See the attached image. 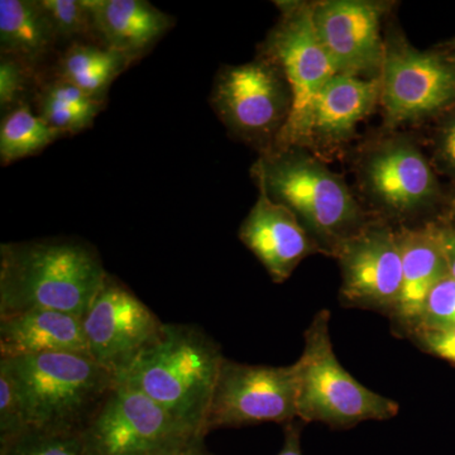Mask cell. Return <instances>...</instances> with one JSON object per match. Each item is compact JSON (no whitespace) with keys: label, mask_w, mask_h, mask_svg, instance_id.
I'll return each instance as SVG.
<instances>
[{"label":"cell","mask_w":455,"mask_h":455,"mask_svg":"<svg viewBox=\"0 0 455 455\" xmlns=\"http://www.w3.org/2000/svg\"><path fill=\"white\" fill-rule=\"evenodd\" d=\"M454 326L455 280L448 275L431 290L420 320L412 331L419 329H447Z\"/></svg>","instance_id":"obj_28"},{"label":"cell","mask_w":455,"mask_h":455,"mask_svg":"<svg viewBox=\"0 0 455 455\" xmlns=\"http://www.w3.org/2000/svg\"><path fill=\"white\" fill-rule=\"evenodd\" d=\"M0 455H92L80 434L27 430L0 444Z\"/></svg>","instance_id":"obj_25"},{"label":"cell","mask_w":455,"mask_h":455,"mask_svg":"<svg viewBox=\"0 0 455 455\" xmlns=\"http://www.w3.org/2000/svg\"><path fill=\"white\" fill-rule=\"evenodd\" d=\"M224 358L220 344L199 326L164 324L157 338L119 379L136 386L203 435L204 420Z\"/></svg>","instance_id":"obj_3"},{"label":"cell","mask_w":455,"mask_h":455,"mask_svg":"<svg viewBox=\"0 0 455 455\" xmlns=\"http://www.w3.org/2000/svg\"><path fill=\"white\" fill-rule=\"evenodd\" d=\"M396 230L403 259V284L391 316L410 334L420 320L431 290L448 276V263L436 224H398Z\"/></svg>","instance_id":"obj_17"},{"label":"cell","mask_w":455,"mask_h":455,"mask_svg":"<svg viewBox=\"0 0 455 455\" xmlns=\"http://www.w3.org/2000/svg\"><path fill=\"white\" fill-rule=\"evenodd\" d=\"M80 435L92 455H155L204 438L123 379Z\"/></svg>","instance_id":"obj_9"},{"label":"cell","mask_w":455,"mask_h":455,"mask_svg":"<svg viewBox=\"0 0 455 455\" xmlns=\"http://www.w3.org/2000/svg\"><path fill=\"white\" fill-rule=\"evenodd\" d=\"M381 100L388 131L455 109V64L435 51L412 46L400 28L385 32Z\"/></svg>","instance_id":"obj_8"},{"label":"cell","mask_w":455,"mask_h":455,"mask_svg":"<svg viewBox=\"0 0 455 455\" xmlns=\"http://www.w3.org/2000/svg\"><path fill=\"white\" fill-rule=\"evenodd\" d=\"M82 322L90 357L118 379L127 373L164 324L110 274L104 278Z\"/></svg>","instance_id":"obj_12"},{"label":"cell","mask_w":455,"mask_h":455,"mask_svg":"<svg viewBox=\"0 0 455 455\" xmlns=\"http://www.w3.org/2000/svg\"><path fill=\"white\" fill-rule=\"evenodd\" d=\"M379 79L337 74L314 98L295 146L317 156L347 145L357 125L379 106Z\"/></svg>","instance_id":"obj_16"},{"label":"cell","mask_w":455,"mask_h":455,"mask_svg":"<svg viewBox=\"0 0 455 455\" xmlns=\"http://www.w3.org/2000/svg\"><path fill=\"white\" fill-rule=\"evenodd\" d=\"M57 37L46 9L35 0H0V51L40 68Z\"/></svg>","instance_id":"obj_20"},{"label":"cell","mask_w":455,"mask_h":455,"mask_svg":"<svg viewBox=\"0 0 455 455\" xmlns=\"http://www.w3.org/2000/svg\"><path fill=\"white\" fill-rule=\"evenodd\" d=\"M134 61L104 44L75 42L57 59L53 76L74 84L94 98L107 100L108 90Z\"/></svg>","instance_id":"obj_21"},{"label":"cell","mask_w":455,"mask_h":455,"mask_svg":"<svg viewBox=\"0 0 455 455\" xmlns=\"http://www.w3.org/2000/svg\"><path fill=\"white\" fill-rule=\"evenodd\" d=\"M434 140L436 163L445 172L455 176V109L444 114Z\"/></svg>","instance_id":"obj_30"},{"label":"cell","mask_w":455,"mask_h":455,"mask_svg":"<svg viewBox=\"0 0 455 455\" xmlns=\"http://www.w3.org/2000/svg\"><path fill=\"white\" fill-rule=\"evenodd\" d=\"M251 173L262 180L271 199L296 215L325 256L334 259L343 242L379 218L362 206L343 176L302 147L259 156Z\"/></svg>","instance_id":"obj_2"},{"label":"cell","mask_w":455,"mask_h":455,"mask_svg":"<svg viewBox=\"0 0 455 455\" xmlns=\"http://www.w3.org/2000/svg\"><path fill=\"white\" fill-rule=\"evenodd\" d=\"M59 40L88 42L98 38L86 0H41Z\"/></svg>","instance_id":"obj_26"},{"label":"cell","mask_w":455,"mask_h":455,"mask_svg":"<svg viewBox=\"0 0 455 455\" xmlns=\"http://www.w3.org/2000/svg\"><path fill=\"white\" fill-rule=\"evenodd\" d=\"M3 359L20 388L28 430L82 434L118 381L89 355L44 353Z\"/></svg>","instance_id":"obj_4"},{"label":"cell","mask_w":455,"mask_h":455,"mask_svg":"<svg viewBox=\"0 0 455 455\" xmlns=\"http://www.w3.org/2000/svg\"><path fill=\"white\" fill-rule=\"evenodd\" d=\"M410 335L425 352L455 364V326L447 329H419Z\"/></svg>","instance_id":"obj_29"},{"label":"cell","mask_w":455,"mask_h":455,"mask_svg":"<svg viewBox=\"0 0 455 455\" xmlns=\"http://www.w3.org/2000/svg\"><path fill=\"white\" fill-rule=\"evenodd\" d=\"M355 170L371 212L391 223L414 220L442 197L430 161L409 133L390 131L368 143L358 156Z\"/></svg>","instance_id":"obj_7"},{"label":"cell","mask_w":455,"mask_h":455,"mask_svg":"<svg viewBox=\"0 0 455 455\" xmlns=\"http://www.w3.org/2000/svg\"><path fill=\"white\" fill-rule=\"evenodd\" d=\"M33 103L36 113L51 127L74 136L92 124L107 100L94 98L74 84L52 76L42 80Z\"/></svg>","instance_id":"obj_22"},{"label":"cell","mask_w":455,"mask_h":455,"mask_svg":"<svg viewBox=\"0 0 455 455\" xmlns=\"http://www.w3.org/2000/svg\"><path fill=\"white\" fill-rule=\"evenodd\" d=\"M334 259L340 266L339 295L346 307L394 314L403 284V259L391 221L373 218L338 247Z\"/></svg>","instance_id":"obj_13"},{"label":"cell","mask_w":455,"mask_h":455,"mask_svg":"<svg viewBox=\"0 0 455 455\" xmlns=\"http://www.w3.org/2000/svg\"><path fill=\"white\" fill-rule=\"evenodd\" d=\"M155 455H214L206 448L205 438H197L181 447L170 449Z\"/></svg>","instance_id":"obj_33"},{"label":"cell","mask_w":455,"mask_h":455,"mask_svg":"<svg viewBox=\"0 0 455 455\" xmlns=\"http://www.w3.org/2000/svg\"><path fill=\"white\" fill-rule=\"evenodd\" d=\"M453 209H454V212H455V200H454V203H453Z\"/></svg>","instance_id":"obj_35"},{"label":"cell","mask_w":455,"mask_h":455,"mask_svg":"<svg viewBox=\"0 0 455 455\" xmlns=\"http://www.w3.org/2000/svg\"><path fill=\"white\" fill-rule=\"evenodd\" d=\"M298 364L254 366L224 358L203 425L218 429L298 420Z\"/></svg>","instance_id":"obj_10"},{"label":"cell","mask_w":455,"mask_h":455,"mask_svg":"<svg viewBox=\"0 0 455 455\" xmlns=\"http://www.w3.org/2000/svg\"><path fill=\"white\" fill-rule=\"evenodd\" d=\"M209 103L230 136L265 156L291 118L293 95L276 60L259 51L252 61L220 68Z\"/></svg>","instance_id":"obj_6"},{"label":"cell","mask_w":455,"mask_h":455,"mask_svg":"<svg viewBox=\"0 0 455 455\" xmlns=\"http://www.w3.org/2000/svg\"><path fill=\"white\" fill-rule=\"evenodd\" d=\"M98 251L75 238L0 245V317L29 310L85 315L107 276Z\"/></svg>","instance_id":"obj_1"},{"label":"cell","mask_w":455,"mask_h":455,"mask_svg":"<svg viewBox=\"0 0 455 455\" xmlns=\"http://www.w3.org/2000/svg\"><path fill=\"white\" fill-rule=\"evenodd\" d=\"M436 229L447 259L449 275L455 280V227L436 224Z\"/></svg>","instance_id":"obj_32"},{"label":"cell","mask_w":455,"mask_h":455,"mask_svg":"<svg viewBox=\"0 0 455 455\" xmlns=\"http://www.w3.org/2000/svg\"><path fill=\"white\" fill-rule=\"evenodd\" d=\"M42 80L38 68L11 55L0 57V109L5 114L14 108L31 104Z\"/></svg>","instance_id":"obj_24"},{"label":"cell","mask_w":455,"mask_h":455,"mask_svg":"<svg viewBox=\"0 0 455 455\" xmlns=\"http://www.w3.org/2000/svg\"><path fill=\"white\" fill-rule=\"evenodd\" d=\"M394 3L383 0L313 2L317 36L338 74L379 79L385 60L383 25Z\"/></svg>","instance_id":"obj_14"},{"label":"cell","mask_w":455,"mask_h":455,"mask_svg":"<svg viewBox=\"0 0 455 455\" xmlns=\"http://www.w3.org/2000/svg\"><path fill=\"white\" fill-rule=\"evenodd\" d=\"M304 425L300 420L284 424L283 445L277 455H304L301 449V431Z\"/></svg>","instance_id":"obj_31"},{"label":"cell","mask_w":455,"mask_h":455,"mask_svg":"<svg viewBox=\"0 0 455 455\" xmlns=\"http://www.w3.org/2000/svg\"><path fill=\"white\" fill-rule=\"evenodd\" d=\"M451 57V60H453V62L455 64V41H454V44H453V56H449Z\"/></svg>","instance_id":"obj_34"},{"label":"cell","mask_w":455,"mask_h":455,"mask_svg":"<svg viewBox=\"0 0 455 455\" xmlns=\"http://www.w3.org/2000/svg\"><path fill=\"white\" fill-rule=\"evenodd\" d=\"M251 175L259 196L241 224L238 236L262 263L271 280L283 283L307 257L324 252L296 215L269 197L262 180Z\"/></svg>","instance_id":"obj_15"},{"label":"cell","mask_w":455,"mask_h":455,"mask_svg":"<svg viewBox=\"0 0 455 455\" xmlns=\"http://www.w3.org/2000/svg\"><path fill=\"white\" fill-rule=\"evenodd\" d=\"M44 353H74L90 357L82 319L44 309L0 317L2 358Z\"/></svg>","instance_id":"obj_19"},{"label":"cell","mask_w":455,"mask_h":455,"mask_svg":"<svg viewBox=\"0 0 455 455\" xmlns=\"http://www.w3.org/2000/svg\"><path fill=\"white\" fill-rule=\"evenodd\" d=\"M276 4L280 18L259 51L283 68L291 86L293 108L272 152L295 146L314 98L338 74L314 26L313 2L286 0Z\"/></svg>","instance_id":"obj_11"},{"label":"cell","mask_w":455,"mask_h":455,"mask_svg":"<svg viewBox=\"0 0 455 455\" xmlns=\"http://www.w3.org/2000/svg\"><path fill=\"white\" fill-rule=\"evenodd\" d=\"M64 132L51 127L31 104H23L3 114L0 123V161L7 166L40 154L56 140L64 139Z\"/></svg>","instance_id":"obj_23"},{"label":"cell","mask_w":455,"mask_h":455,"mask_svg":"<svg viewBox=\"0 0 455 455\" xmlns=\"http://www.w3.org/2000/svg\"><path fill=\"white\" fill-rule=\"evenodd\" d=\"M100 44L134 62L154 49L175 25L173 18L145 0H86Z\"/></svg>","instance_id":"obj_18"},{"label":"cell","mask_w":455,"mask_h":455,"mask_svg":"<svg viewBox=\"0 0 455 455\" xmlns=\"http://www.w3.org/2000/svg\"><path fill=\"white\" fill-rule=\"evenodd\" d=\"M27 430L28 424L20 388L7 362L0 358V444Z\"/></svg>","instance_id":"obj_27"},{"label":"cell","mask_w":455,"mask_h":455,"mask_svg":"<svg viewBox=\"0 0 455 455\" xmlns=\"http://www.w3.org/2000/svg\"><path fill=\"white\" fill-rule=\"evenodd\" d=\"M299 371L298 420L333 429L385 421L400 412L391 398L362 385L338 361L331 337V313L317 311L304 335Z\"/></svg>","instance_id":"obj_5"}]
</instances>
